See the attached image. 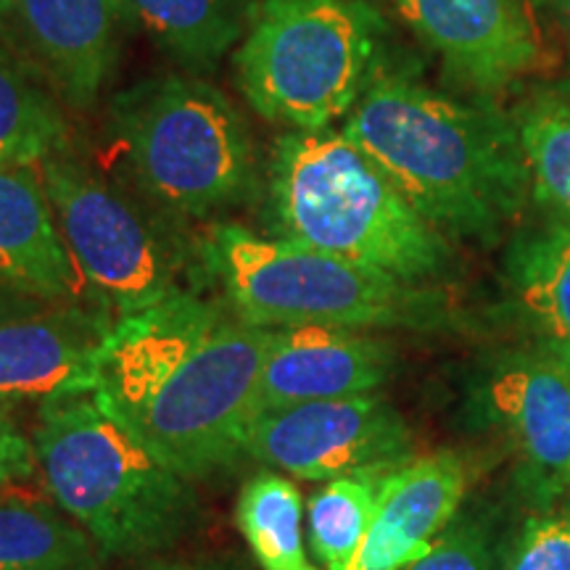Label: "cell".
I'll list each match as a JSON object with an SVG mask.
<instances>
[{"mask_svg": "<svg viewBox=\"0 0 570 570\" xmlns=\"http://www.w3.org/2000/svg\"><path fill=\"white\" fill-rule=\"evenodd\" d=\"M109 560L48 497L0 491V570H106Z\"/></svg>", "mask_w": 570, "mask_h": 570, "instance_id": "ac0fdd59", "label": "cell"}, {"mask_svg": "<svg viewBox=\"0 0 570 570\" xmlns=\"http://www.w3.org/2000/svg\"><path fill=\"white\" fill-rule=\"evenodd\" d=\"M518 132L537 202L570 227V96L541 92L520 111Z\"/></svg>", "mask_w": 570, "mask_h": 570, "instance_id": "603a6c76", "label": "cell"}, {"mask_svg": "<svg viewBox=\"0 0 570 570\" xmlns=\"http://www.w3.org/2000/svg\"><path fill=\"white\" fill-rule=\"evenodd\" d=\"M396 360V348L373 331L333 325L275 327L262 367V412L377 394L394 375Z\"/></svg>", "mask_w": 570, "mask_h": 570, "instance_id": "4fadbf2b", "label": "cell"}, {"mask_svg": "<svg viewBox=\"0 0 570 570\" xmlns=\"http://www.w3.org/2000/svg\"><path fill=\"white\" fill-rule=\"evenodd\" d=\"M566 19H568V32H570V0H566Z\"/></svg>", "mask_w": 570, "mask_h": 570, "instance_id": "f1b7e54d", "label": "cell"}, {"mask_svg": "<svg viewBox=\"0 0 570 570\" xmlns=\"http://www.w3.org/2000/svg\"><path fill=\"white\" fill-rule=\"evenodd\" d=\"M407 420L381 394L323 399L269 410L248 433L246 458L294 481L325 483L412 458Z\"/></svg>", "mask_w": 570, "mask_h": 570, "instance_id": "9c48e42d", "label": "cell"}, {"mask_svg": "<svg viewBox=\"0 0 570 570\" xmlns=\"http://www.w3.org/2000/svg\"><path fill=\"white\" fill-rule=\"evenodd\" d=\"M269 327L196 291L114 320L96 402L156 460L202 483L246 460Z\"/></svg>", "mask_w": 570, "mask_h": 570, "instance_id": "6da1fadb", "label": "cell"}, {"mask_svg": "<svg viewBox=\"0 0 570 570\" xmlns=\"http://www.w3.org/2000/svg\"><path fill=\"white\" fill-rule=\"evenodd\" d=\"M196 259L219 298L259 327L333 325L352 331H433L446 323L436 288L407 283L238 223L212 225Z\"/></svg>", "mask_w": 570, "mask_h": 570, "instance_id": "5b68a950", "label": "cell"}, {"mask_svg": "<svg viewBox=\"0 0 570 570\" xmlns=\"http://www.w3.org/2000/svg\"><path fill=\"white\" fill-rule=\"evenodd\" d=\"M470 402L510 444L523 494L539 508L558 502L570 489V362L510 348L483 365Z\"/></svg>", "mask_w": 570, "mask_h": 570, "instance_id": "30bf717a", "label": "cell"}, {"mask_svg": "<svg viewBox=\"0 0 570 570\" xmlns=\"http://www.w3.org/2000/svg\"><path fill=\"white\" fill-rule=\"evenodd\" d=\"M404 570H497L494 529L479 512L458 515L431 550Z\"/></svg>", "mask_w": 570, "mask_h": 570, "instance_id": "cb8c5ba5", "label": "cell"}, {"mask_svg": "<svg viewBox=\"0 0 570 570\" xmlns=\"http://www.w3.org/2000/svg\"><path fill=\"white\" fill-rule=\"evenodd\" d=\"M275 235L354 265L428 283L454 265L441 230L341 130H288L267 177Z\"/></svg>", "mask_w": 570, "mask_h": 570, "instance_id": "277c9868", "label": "cell"}, {"mask_svg": "<svg viewBox=\"0 0 570 570\" xmlns=\"http://www.w3.org/2000/svg\"><path fill=\"white\" fill-rule=\"evenodd\" d=\"M377 30L365 0H256L235 48V80L267 122L327 130L373 80Z\"/></svg>", "mask_w": 570, "mask_h": 570, "instance_id": "52a82bcc", "label": "cell"}, {"mask_svg": "<svg viewBox=\"0 0 570 570\" xmlns=\"http://www.w3.org/2000/svg\"><path fill=\"white\" fill-rule=\"evenodd\" d=\"M127 17L161 51L190 69H212L244 40L256 0H122Z\"/></svg>", "mask_w": 570, "mask_h": 570, "instance_id": "d6986e66", "label": "cell"}, {"mask_svg": "<svg viewBox=\"0 0 570 570\" xmlns=\"http://www.w3.org/2000/svg\"><path fill=\"white\" fill-rule=\"evenodd\" d=\"M111 327L101 306H46L0 323V404L96 394Z\"/></svg>", "mask_w": 570, "mask_h": 570, "instance_id": "7c38bea8", "label": "cell"}, {"mask_svg": "<svg viewBox=\"0 0 570 570\" xmlns=\"http://www.w3.org/2000/svg\"><path fill=\"white\" fill-rule=\"evenodd\" d=\"M67 142L59 98L0 51V167H40Z\"/></svg>", "mask_w": 570, "mask_h": 570, "instance_id": "44dd1931", "label": "cell"}, {"mask_svg": "<svg viewBox=\"0 0 570 570\" xmlns=\"http://www.w3.org/2000/svg\"><path fill=\"white\" fill-rule=\"evenodd\" d=\"M391 470V468H389ZM389 470H356L325 481L306 508L309 550L323 570H352L373 523L377 487Z\"/></svg>", "mask_w": 570, "mask_h": 570, "instance_id": "7402d4cb", "label": "cell"}, {"mask_svg": "<svg viewBox=\"0 0 570 570\" xmlns=\"http://www.w3.org/2000/svg\"><path fill=\"white\" fill-rule=\"evenodd\" d=\"M502 570H570V515L531 518L504 554Z\"/></svg>", "mask_w": 570, "mask_h": 570, "instance_id": "d4e9b609", "label": "cell"}, {"mask_svg": "<svg viewBox=\"0 0 570 570\" xmlns=\"http://www.w3.org/2000/svg\"><path fill=\"white\" fill-rule=\"evenodd\" d=\"M341 132L446 238L494 244L525 202L518 125L407 77H375Z\"/></svg>", "mask_w": 570, "mask_h": 570, "instance_id": "7a4b0ae2", "label": "cell"}, {"mask_svg": "<svg viewBox=\"0 0 570 570\" xmlns=\"http://www.w3.org/2000/svg\"><path fill=\"white\" fill-rule=\"evenodd\" d=\"M46 306H51V304H42V302H38V298H27V296L11 294V291L0 288V323H6V320H19V317L35 315V312H42Z\"/></svg>", "mask_w": 570, "mask_h": 570, "instance_id": "83f0119b", "label": "cell"}, {"mask_svg": "<svg viewBox=\"0 0 570 570\" xmlns=\"http://www.w3.org/2000/svg\"><path fill=\"white\" fill-rule=\"evenodd\" d=\"M38 173L71 259L114 320L185 291L169 235L122 190L67 154L46 159Z\"/></svg>", "mask_w": 570, "mask_h": 570, "instance_id": "ba28073f", "label": "cell"}, {"mask_svg": "<svg viewBox=\"0 0 570 570\" xmlns=\"http://www.w3.org/2000/svg\"><path fill=\"white\" fill-rule=\"evenodd\" d=\"M32 475H38L32 436H27L17 420L0 407V491L19 487Z\"/></svg>", "mask_w": 570, "mask_h": 570, "instance_id": "484cf974", "label": "cell"}, {"mask_svg": "<svg viewBox=\"0 0 570 570\" xmlns=\"http://www.w3.org/2000/svg\"><path fill=\"white\" fill-rule=\"evenodd\" d=\"M109 130L130 180L167 217L206 219L252 194V130L209 82L183 75L135 82L114 96Z\"/></svg>", "mask_w": 570, "mask_h": 570, "instance_id": "8992f818", "label": "cell"}, {"mask_svg": "<svg viewBox=\"0 0 570 570\" xmlns=\"http://www.w3.org/2000/svg\"><path fill=\"white\" fill-rule=\"evenodd\" d=\"M122 0H0V51L51 90L90 109L122 51Z\"/></svg>", "mask_w": 570, "mask_h": 570, "instance_id": "8fae6325", "label": "cell"}, {"mask_svg": "<svg viewBox=\"0 0 570 570\" xmlns=\"http://www.w3.org/2000/svg\"><path fill=\"white\" fill-rule=\"evenodd\" d=\"M468 465L454 452L410 458L377 487L373 523L352 570H404L460 515Z\"/></svg>", "mask_w": 570, "mask_h": 570, "instance_id": "9a60e30c", "label": "cell"}, {"mask_svg": "<svg viewBox=\"0 0 570 570\" xmlns=\"http://www.w3.org/2000/svg\"><path fill=\"white\" fill-rule=\"evenodd\" d=\"M504 312L529 346L570 362V227L547 219L518 233L502 262Z\"/></svg>", "mask_w": 570, "mask_h": 570, "instance_id": "e0dca14e", "label": "cell"}, {"mask_svg": "<svg viewBox=\"0 0 570 570\" xmlns=\"http://www.w3.org/2000/svg\"><path fill=\"white\" fill-rule=\"evenodd\" d=\"M304 497L296 481L262 468L235 499V525L262 570H320L309 558Z\"/></svg>", "mask_w": 570, "mask_h": 570, "instance_id": "ffe728a7", "label": "cell"}, {"mask_svg": "<svg viewBox=\"0 0 570 570\" xmlns=\"http://www.w3.org/2000/svg\"><path fill=\"white\" fill-rule=\"evenodd\" d=\"M399 11L460 80L481 90L504 88L541 59L523 0H399Z\"/></svg>", "mask_w": 570, "mask_h": 570, "instance_id": "5bb4252c", "label": "cell"}, {"mask_svg": "<svg viewBox=\"0 0 570 570\" xmlns=\"http://www.w3.org/2000/svg\"><path fill=\"white\" fill-rule=\"evenodd\" d=\"M46 494L106 560H148L198 533L196 483L159 462L96 396L53 399L32 431Z\"/></svg>", "mask_w": 570, "mask_h": 570, "instance_id": "3957f363", "label": "cell"}, {"mask_svg": "<svg viewBox=\"0 0 570 570\" xmlns=\"http://www.w3.org/2000/svg\"><path fill=\"white\" fill-rule=\"evenodd\" d=\"M0 288L51 306H101L71 259L38 167H0Z\"/></svg>", "mask_w": 570, "mask_h": 570, "instance_id": "2e32d148", "label": "cell"}, {"mask_svg": "<svg viewBox=\"0 0 570 570\" xmlns=\"http://www.w3.org/2000/svg\"><path fill=\"white\" fill-rule=\"evenodd\" d=\"M132 570H244L227 558H148Z\"/></svg>", "mask_w": 570, "mask_h": 570, "instance_id": "4316f807", "label": "cell"}]
</instances>
